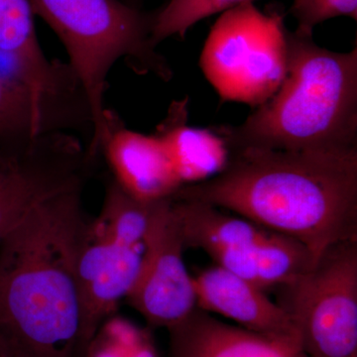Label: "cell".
I'll return each instance as SVG.
<instances>
[{"mask_svg":"<svg viewBox=\"0 0 357 357\" xmlns=\"http://www.w3.org/2000/svg\"><path fill=\"white\" fill-rule=\"evenodd\" d=\"M171 198L152 206L139 270L126 298L150 326L167 331L198 309L194 276L185 267V246Z\"/></svg>","mask_w":357,"mask_h":357,"instance_id":"obj_8","label":"cell"},{"mask_svg":"<svg viewBox=\"0 0 357 357\" xmlns=\"http://www.w3.org/2000/svg\"><path fill=\"white\" fill-rule=\"evenodd\" d=\"M100 150L112 169L115 184L138 201L155 203L169 199L183 187L158 134L131 130L110 110Z\"/></svg>","mask_w":357,"mask_h":357,"instance_id":"obj_10","label":"cell"},{"mask_svg":"<svg viewBox=\"0 0 357 357\" xmlns=\"http://www.w3.org/2000/svg\"><path fill=\"white\" fill-rule=\"evenodd\" d=\"M213 261L218 266L267 291L292 285L316 259L303 244L273 234L255 245L218 251L213 256Z\"/></svg>","mask_w":357,"mask_h":357,"instance_id":"obj_14","label":"cell"},{"mask_svg":"<svg viewBox=\"0 0 357 357\" xmlns=\"http://www.w3.org/2000/svg\"><path fill=\"white\" fill-rule=\"evenodd\" d=\"M153 204L132 198L114 182L107 189L100 217L89 223L91 234L121 245L144 248Z\"/></svg>","mask_w":357,"mask_h":357,"instance_id":"obj_16","label":"cell"},{"mask_svg":"<svg viewBox=\"0 0 357 357\" xmlns=\"http://www.w3.org/2000/svg\"><path fill=\"white\" fill-rule=\"evenodd\" d=\"M287 30L283 15L252 1L220 13L199 66L222 102L256 109L273 96L287 73Z\"/></svg>","mask_w":357,"mask_h":357,"instance_id":"obj_5","label":"cell"},{"mask_svg":"<svg viewBox=\"0 0 357 357\" xmlns=\"http://www.w3.org/2000/svg\"><path fill=\"white\" fill-rule=\"evenodd\" d=\"M30 0H0V73L31 96L39 109L60 126L83 119L89 105L69 64L45 56Z\"/></svg>","mask_w":357,"mask_h":357,"instance_id":"obj_7","label":"cell"},{"mask_svg":"<svg viewBox=\"0 0 357 357\" xmlns=\"http://www.w3.org/2000/svg\"><path fill=\"white\" fill-rule=\"evenodd\" d=\"M82 189L57 195L0 241V357H86L77 283L89 222Z\"/></svg>","mask_w":357,"mask_h":357,"instance_id":"obj_2","label":"cell"},{"mask_svg":"<svg viewBox=\"0 0 357 357\" xmlns=\"http://www.w3.org/2000/svg\"><path fill=\"white\" fill-rule=\"evenodd\" d=\"M168 332L170 357H310L299 340L250 332L199 309Z\"/></svg>","mask_w":357,"mask_h":357,"instance_id":"obj_12","label":"cell"},{"mask_svg":"<svg viewBox=\"0 0 357 357\" xmlns=\"http://www.w3.org/2000/svg\"><path fill=\"white\" fill-rule=\"evenodd\" d=\"M290 13L297 20L296 31L312 35L314 28L337 17L357 20V0H294Z\"/></svg>","mask_w":357,"mask_h":357,"instance_id":"obj_19","label":"cell"},{"mask_svg":"<svg viewBox=\"0 0 357 357\" xmlns=\"http://www.w3.org/2000/svg\"><path fill=\"white\" fill-rule=\"evenodd\" d=\"M61 131L25 89L0 73V137Z\"/></svg>","mask_w":357,"mask_h":357,"instance_id":"obj_17","label":"cell"},{"mask_svg":"<svg viewBox=\"0 0 357 357\" xmlns=\"http://www.w3.org/2000/svg\"><path fill=\"white\" fill-rule=\"evenodd\" d=\"M198 309L269 337L299 340L292 317L280 303L223 268L213 266L194 276Z\"/></svg>","mask_w":357,"mask_h":357,"instance_id":"obj_11","label":"cell"},{"mask_svg":"<svg viewBox=\"0 0 357 357\" xmlns=\"http://www.w3.org/2000/svg\"><path fill=\"white\" fill-rule=\"evenodd\" d=\"M171 199L185 248L202 249L208 255L222 249L255 245L275 234L211 204L174 197Z\"/></svg>","mask_w":357,"mask_h":357,"instance_id":"obj_15","label":"cell"},{"mask_svg":"<svg viewBox=\"0 0 357 357\" xmlns=\"http://www.w3.org/2000/svg\"><path fill=\"white\" fill-rule=\"evenodd\" d=\"M287 73L270 100L237 126L218 132L230 149H332L357 146V48L319 46L287 30Z\"/></svg>","mask_w":357,"mask_h":357,"instance_id":"obj_3","label":"cell"},{"mask_svg":"<svg viewBox=\"0 0 357 357\" xmlns=\"http://www.w3.org/2000/svg\"><path fill=\"white\" fill-rule=\"evenodd\" d=\"M248 1L252 0H169L154 15L152 43L157 46L174 36L184 38L190 28L199 21Z\"/></svg>","mask_w":357,"mask_h":357,"instance_id":"obj_18","label":"cell"},{"mask_svg":"<svg viewBox=\"0 0 357 357\" xmlns=\"http://www.w3.org/2000/svg\"><path fill=\"white\" fill-rule=\"evenodd\" d=\"M174 198L211 204L294 239L314 259L357 241V146L231 149L229 165Z\"/></svg>","mask_w":357,"mask_h":357,"instance_id":"obj_1","label":"cell"},{"mask_svg":"<svg viewBox=\"0 0 357 357\" xmlns=\"http://www.w3.org/2000/svg\"><path fill=\"white\" fill-rule=\"evenodd\" d=\"M287 290L310 357H357V241L333 244Z\"/></svg>","mask_w":357,"mask_h":357,"instance_id":"obj_6","label":"cell"},{"mask_svg":"<svg viewBox=\"0 0 357 357\" xmlns=\"http://www.w3.org/2000/svg\"><path fill=\"white\" fill-rule=\"evenodd\" d=\"M33 13L64 45L70 67L88 98L93 135L89 153L98 151L109 109L105 105L107 76L123 59L138 74L172 76L152 43L154 15L140 13L121 0H30Z\"/></svg>","mask_w":357,"mask_h":357,"instance_id":"obj_4","label":"cell"},{"mask_svg":"<svg viewBox=\"0 0 357 357\" xmlns=\"http://www.w3.org/2000/svg\"><path fill=\"white\" fill-rule=\"evenodd\" d=\"M144 248H129L86 232L77 262V283L86 349L98 328L132 288Z\"/></svg>","mask_w":357,"mask_h":357,"instance_id":"obj_9","label":"cell"},{"mask_svg":"<svg viewBox=\"0 0 357 357\" xmlns=\"http://www.w3.org/2000/svg\"><path fill=\"white\" fill-rule=\"evenodd\" d=\"M0 241H1V238H0Z\"/></svg>","mask_w":357,"mask_h":357,"instance_id":"obj_20","label":"cell"},{"mask_svg":"<svg viewBox=\"0 0 357 357\" xmlns=\"http://www.w3.org/2000/svg\"><path fill=\"white\" fill-rule=\"evenodd\" d=\"M188 117L189 98L175 100L155 132L163 140L183 187L215 177L231 157L229 143L217 129L194 128Z\"/></svg>","mask_w":357,"mask_h":357,"instance_id":"obj_13","label":"cell"}]
</instances>
